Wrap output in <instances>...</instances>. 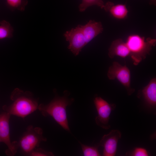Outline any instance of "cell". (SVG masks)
Listing matches in <instances>:
<instances>
[{
    "mask_svg": "<svg viewBox=\"0 0 156 156\" xmlns=\"http://www.w3.org/2000/svg\"><path fill=\"white\" fill-rule=\"evenodd\" d=\"M143 97L149 105L155 107L156 105V78H152L142 90Z\"/></svg>",
    "mask_w": 156,
    "mask_h": 156,
    "instance_id": "7c38bea8",
    "label": "cell"
},
{
    "mask_svg": "<svg viewBox=\"0 0 156 156\" xmlns=\"http://www.w3.org/2000/svg\"><path fill=\"white\" fill-rule=\"evenodd\" d=\"M121 132L118 130H111L102 138L99 145L103 147V156H114L116 154L118 143L121 137Z\"/></svg>",
    "mask_w": 156,
    "mask_h": 156,
    "instance_id": "9c48e42d",
    "label": "cell"
},
{
    "mask_svg": "<svg viewBox=\"0 0 156 156\" xmlns=\"http://www.w3.org/2000/svg\"><path fill=\"white\" fill-rule=\"evenodd\" d=\"M47 139L43 135L42 129L39 127L29 126L18 143L19 147L24 154L29 155L37 148L41 142H46Z\"/></svg>",
    "mask_w": 156,
    "mask_h": 156,
    "instance_id": "277c9868",
    "label": "cell"
},
{
    "mask_svg": "<svg viewBox=\"0 0 156 156\" xmlns=\"http://www.w3.org/2000/svg\"><path fill=\"white\" fill-rule=\"evenodd\" d=\"M6 1L10 8L21 11H24L28 3L27 0H6Z\"/></svg>",
    "mask_w": 156,
    "mask_h": 156,
    "instance_id": "e0dca14e",
    "label": "cell"
},
{
    "mask_svg": "<svg viewBox=\"0 0 156 156\" xmlns=\"http://www.w3.org/2000/svg\"><path fill=\"white\" fill-rule=\"evenodd\" d=\"M108 55L111 58L115 56L125 58L130 55V51L126 42L118 39L112 42L109 49Z\"/></svg>",
    "mask_w": 156,
    "mask_h": 156,
    "instance_id": "8fae6325",
    "label": "cell"
},
{
    "mask_svg": "<svg viewBox=\"0 0 156 156\" xmlns=\"http://www.w3.org/2000/svg\"><path fill=\"white\" fill-rule=\"evenodd\" d=\"M64 35L69 42L68 48L75 56L78 55L87 44L80 25L66 31Z\"/></svg>",
    "mask_w": 156,
    "mask_h": 156,
    "instance_id": "ba28073f",
    "label": "cell"
},
{
    "mask_svg": "<svg viewBox=\"0 0 156 156\" xmlns=\"http://www.w3.org/2000/svg\"><path fill=\"white\" fill-rule=\"evenodd\" d=\"M29 155L31 156H53L52 152L44 150L41 148H37L33 150Z\"/></svg>",
    "mask_w": 156,
    "mask_h": 156,
    "instance_id": "ac0fdd59",
    "label": "cell"
},
{
    "mask_svg": "<svg viewBox=\"0 0 156 156\" xmlns=\"http://www.w3.org/2000/svg\"><path fill=\"white\" fill-rule=\"evenodd\" d=\"M10 98L12 103L4 107V109L11 115L24 118L38 109L37 101L29 92L15 89L12 93Z\"/></svg>",
    "mask_w": 156,
    "mask_h": 156,
    "instance_id": "7a4b0ae2",
    "label": "cell"
},
{
    "mask_svg": "<svg viewBox=\"0 0 156 156\" xmlns=\"http://www.w3.org/2000/svg\"><path fill=\"white\" fill-rule=\"evenodd\" d=\"M81 25L86 44L103 30L101 23L94 20H90L85 25Z\"/></svg>",
    "mask_w": 156,
    "mask_h": 156,
    "instance_id": "30bf717a",
    "label": "cell"
},
{
    "mask_svg": "<svg viewBox=\"0 0 156 156\" xmlns=\"http://www.w3.org/2000/svg\"><path fill=\"white\" fill-rule=\"evenodd\" d=\"M107 76L110 80H118L125 88L128 95L135 91L131 86V73L126 65L122 66L117 62H114L108 69Z\"/></svg>",
    "mask_w": 156,
    "mask_h": 156,
    "instance_id": "5b68a950",
    "label": "cell"
},
{
    "mask_svg": "<svg viewBox=\"0 0 156 156\" xmlns=\"http://www.w3.org/2000/svg\"><path fill=\"white\" fill-rule=\"evenodd\" d=\"M154 0V1H155V0Z\"/></svg>",
    "mask_w": 156,
    "mask_h": 156,
    "instance_id": "ffe728a7",
    "label": "cell"
},
{
    "mask_svg": "<svg viewBox=\"0 0 156 156\" xmlns=\"http://www.w3.org/2000/svg\"><path fill=\"white\" fill-rule=\"evenodd\" d=\"M11 115L6 112L0 114V141L7 146L6 153L8 155L13 156L16 153L19 147L18 142H11L10 137L9 125Z\"/></svg>",
    "mask_w": 156,
    "mask_h": 156,
    "instance_id": "52a82bcc",
    "label": "cell"
},
{
    "mask_svg": "<svg viewBox=\"0 0 156 156\" xmlns=\"http://www.w3.org/2000/svg\"></svg>",
    "mask_w": 156,
    "mask_h": 156,
    "instance_id": "44dd1931",
    "label": "cell"
},
{
    "mask_svg": "<svg viewBox=\"0 0 156 156\" xmlns=\"http://www.w3.org/2000/svg\"><path fill=\"white\" fill-rule=\"evenodd\" d=\"M103 9L105 11L109 12L114 17L118 19L125 18L128 13L125 5L119 4L115 5L113 3L109 2L104 5Z\"/></svg>",
    "mask_w": 156,
    "mask_h": 156,
    "instance_id": "4fadbf2b",
    "label": "cell"
},
{
    "mask_svg": "<svg viewBox=\"0 0 156 156\" xmlns=\"http://www.w3.org/2000/svg\"><path fill=\"white\" fill-rule=\"evenodd\" d=\"M69 94L64 92L62 96H56L47 104H41L38 109L45 117L51 116L64 130L70 133L68 120L66 108L74 102L73 98H69Z\"/></svg>",
    "mask_w": 156,
    "mask_h": 156,
    "instance_id": "6da1fadb",
    "label": "cell"
},
{
    "mask_svg": "<svg viewBox=\"0 0 156 156\" xmlns=\"http://www.w3.org/2000/svg\"><path fill=\"white\" fill-rule=\"evenodd\" d=\"M94 103L98 113L95 118L97 125L104 129L110 128L109 124L110 116L112 111L115 108L114 104H109L100 97L96 96L94 98Z\"/></svg>",
    "mask_w": 156,
    "mask_h": 156,
    "instance_id": "8992f818",
    "label": "cell"
},
{
    "mask_svg": "<svg viewBox=\"0 0 156 156\" xmlns=\"http://www.w3.org/2000/svg\"><path fill=\"white\" fill-rule=\"evenodd\" d=\"M133 156H148L149 155L148 151L142 148H136L131 154Z\"/></svg>",
    "mask_w": 156,
    "mask_h": 156,
    "instance_id": "d6986e66",
    "label": "cell"
},
{
    "mask_svg": "<svg viewBox=\"0 0 156 156\" xmlns=\"http://www.w3.org/2000/svg\"><path fill=\"white\" fill-rule=\"evenodd\" d=\"M104 5L102 0H82L79 6V10L80 12H83L88 7L93 5L103 8Z\"/></svg>",
    "mask_w": 156,
    "mask_h": 156,
    "instance_id": "9a60e30c",
    "label": "cell"
},
{
    "mask_svg": "<svg viewBox=\"0 0 156 156\" xmlns=\"http://www.w3.org/2000/svg\"><path fill=\"white\" fill-rule=\"evenodd\" d=\"M126 43L133 64L136 66L150 54L152 47L156 44V40L150 38L146 39L139 35L132 34L128 36Z\"/></svg>",
    "mask_w": 156,
    "mask_h": 156,
    "instance_id": "3957f363",
    "label": "cell"
},
{
    "mask_svg": "<svg viewBox=\"0 0 156 156\" xmlns=\"http://www.w3.org/2000/svg\"><path fill=\"white\" fill-rule=\"evenodd\" d=\"M84 156H100L97 146H90L82 144L79 142Z\"/></svg>",
    "mask_w": 156,
    "mask_h": 156,
    "instance_id": "2e32d148",
    "label": "cell"
},
{
    "mask_svg": "<svg viewBox=\"0 0 156 156\" xmlns=\"http://www.w3.org/2000/svg\"><path fill=\"white\" fill-rule=\"evenodd\" d=\"M14 29L10 23L4 20L0 22V39L12 38Z\"/></svg>",
    "mask_w": 156,
    "mask_h": 156,
    "instance_id": "5bb4252c",
    "label": "cell"
}]
</instances>
